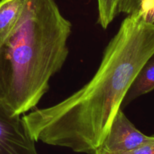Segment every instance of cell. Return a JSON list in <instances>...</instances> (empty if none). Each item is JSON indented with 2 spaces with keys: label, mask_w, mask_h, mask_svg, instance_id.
Here are the masks:
<instances>
[{
  "label": "cell",
  "mask_w": 154,
  "mask_h": 154,
  "mask_svg": "<svg viewBox=\"0 0 154 154\" xmlns=\"http://www.w3.org/2000/svg\"><path fill=\"white\" fill-rule=\"evenodd\" d=\"M120 0H98V23L106 29L119 14Z\"/></svg>",
  "instance_id": "7"
},
{
  "label": "cell",
  "mask_w": 154,
  "mask_h": 154,
  "mask_svg": "<svg viewBox=\"0 0 154 154\" xmlns=\"http://www.w3.org/2000/svg\"><path fill=\"white\" fill-rule=\"evenodd\" d=\"M154 90V54L144 63L129 87L121 107H126L140 96Z\"/></svg>",
  "instance_id": "5"
},
{
  "label": "cell",
  "mask_w": 154,
  "mask_h": 154,
  "mask_svg": "<svg viewBox=\"0 0 154 154\" xmlns=\"http://www.w3.org/2000/svg\"><path fill=\"white\" fill-rule=\"evenodd\" d=\"M151 138L143 134L119 109L109 132L93 154H122L134 150Z\"/></svg>",
  "instance_id": "4"
},
{
  "label": "cell",
  "mask_w": 154,
  "mask_h": 154,
  "mask_svg": "<svg viewBox=\"0 0 154 154\" xmlns=\"http://www.w3.org/2000/svg\"><path fill=\"white\" fill-rule=\"evenodd\" d=\"M35 143L23 117L0 99V154H38Z\"/></svg>",
  "instance_id": "3"
},
{
  "label": "cell",
  "mask_w": 154,
  "mask_h": 154,
  "mask_svg": "<svg viewBox=\"0 0 154 154\" xmlns=\"http://www.w3.org/2000/svg\"><path fill=\"white\" fill-rule=\"evenodd\" d=\"M26 0H0V45L17 22Z\"/></svg>",
  "instance_id": "6"
},
{
  "label": "cell",
  "mask_w": 154,
  "mask_h": 154,
  "mask_svg": "<svg viewBox=\"0 0 154 154\" xmlns=\"http://www.w3.org/2000/svg\"><path fill=\"white\" fill-rule=\"evenodd\" d=\"M142 0H120L119 5V14L120 13L132 14L138 11Z\"/></svg>",
  "instance_id": "8"
},
{
  "label": "cell",
  "mask_w": 154,
  "mask_h": 154,
  "mask_svg": "<svg viewBox=\"0 0 154 154\" xmlns=\"http://www.w3.org/2000/svg\"><path fill=\"white\" fill-rule=\"evenodd\" d=\"M154 8V0H142L138 11L142 15L146 14Z\"/></svg>",
  "instance_id": "10"
},
{
  "label": "cell",
  "mask_w": 154,
  "mask_h": 154,
  "mask_svg": "<svg viewBox=\"0 0 154 154\" xmlns=\"http://www.w3.org/2000/svg\"><path fill=\"white\" fill-rule=\"evenodd\" d=\"M153 54L154 23L139 11L127 15L87 84L56 105L23 116L35 141L93 154L108 135L132 81Z\"/></svg>",
  "instance_id": "1"
},
{
  "label": "cell",
  "mask_w": 154,
  "mask_h": 154,
  "mask_svg": "<svg viewBox=\"0 0 154 154\" xmlns=\"http://www.w3.org/2000/svg\"><path fill=\"white\" fill-rule=\"evenodd\" d=\"M122 154H154V135H152L149 141L137 148Z\"/></svg>",
  "instance_id": "9"
},
{
  "label": "cell",
  "mask_w": 154,
  "mask_h": 154,
  "mask_svg": "<svg viewBox=\"0 0 154 154\" xmlns=\"http://www.w3.org/2000/svg\"><path fill=\"white\" fill-rule=\"evenodd\" d=\"M72 24L55 0H26L0 45V99L13 115L36 108L69 55Z\"/></svg>",
  "instance_id": "2"
},
{
  "label": "cell",
  "mask_w": 154,
  "mask_h": 154,
  "mask_svg": "<svg viewBox=\"0 0 154 154\" xmlns=\"http://www.w3.org/2000/svg\"><path fill=\"white\" fill-rule=\"evenodd\" d=\"M144 19L147 22L151 23H154V8L150 12H148L146 14L142 15Z\"/></svg>",
  "instance_id": "11"
}]
</instances>
